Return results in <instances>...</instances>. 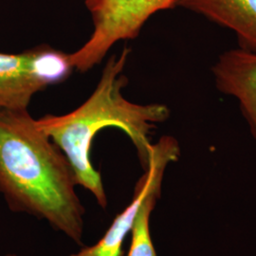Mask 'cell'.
I'll use <instances>...</instances> for the list:
<instances>
[{
    "mask_svg": "<svg viewBox=\"0 0 256 256\" xmlns=\"http://www.w3.org/2000/svg\"><path fill=\"white\" fill-rule=\"evenodd\" d=\"M77 185L68 160L28 110H0V194L10 210L45 220L82 245Z\"/></svg>",
    "mask_w": 256,
    "mask_h": 256,
    "instance_id": "obj_1",
    "label": "cell"
},
{
    "mask_svg": "<svg viewBox=\"0 0 256 256\" xmlns=\"http://www.w3.org/2000/svg\"><path fill=\"white\" fill-rule=\"evenodd\" d=\"M72 70L70 54L46 45L0 52V110H28L36 93L63 82Z\"/></svg>",
    "mask_w": 256,
    "mask_h": 256,
    "instance_id": "obj_4",
    "label": "cell"
},
{
    "mask_svg": "<svg viewBox=\"0 0 256 256\" xmlns=\"http://www.w3.org/2000/svg\"><path fill=\"white\" fill-rule=\"evenodd\" d=\"M162 190L151 192L138 212L131 230V243L126 256H156L150 232V216Z\"/></svg>",
    "mask_w": 256,
    "mask_h": 256,
    "instance_id": "obj_8",
    "label": "cell"
},
{
    "mask_svg": "<svg viewBox=\"0 0 256 256\" xmlns=\"http://www.w3.org/2000/svg\"><path fill=\"white\" fill-rule=\"evenodd\" d=\"M16 256V254H6V256Z\"/></svg>",
    "mask_w": 256,
    "mask_h": 256,
    "instance_id": "obj_9",
    "label": "cell"
},
{
    "mask_svg": "<svg viewBox=\"0 0 256 256\" xmlns=\"http://www.w3.org/2000/svg\"><path fill=\"white\" fill-rule=\"evenodd\" d=\"M216 88L234 97L256 140V54L242 48L220 55L212 68Z\"/></svg>",
    "mask_w": 256,
    "mask_h": 256,
    "instance_id": "obj_6",
    "label": "cell"
},
{
    "mask_svg": "<svg viewBox=\"0 0 256 256\" xmlns=\"http://www.w3.org/2000/svg\"><path fill=\"white\" fill-rule=\"evenodd\" d=\"M84 3L92 14L93 32L84 46L70 54L72 66L81 72L101 63L116 42L136 38L154 14L176 8L174 0H86Z\"/></svg>",
    "mask_w": 256,
    "mask_h": 256,
    "instance_id": "obj_3",
    "label": "cell"
},
{
    "mask_svg": "<svg viewBox=\"0 0 256 256\" xmlns=\"http://www.w3.org/2000/svg\"><path fill=\"white\" fill-rule=\"evenodd\" d=\"M129 52V48H124L119 56L110 58L96 90L80 108L63 116L46 115L37 120L39 128L68 160L78 185L92 192L104 209L108 206L106 194L101 174L90 160L95 136L106 128L122 130L136 147L144 170L153 146L149 136L156 124L164 122L170 115L164 104H138L124 97L122 90L128 84V78L122 70Z\"/></svg>",
    "mask_w": 256,
    "mask_h": 256,
    "instance_id": "obj_2",
    "label": "cell"
},
{
    "mask_svg": "<svg viewBox=\"0 0 256 256\" xmlns=\"http://www.w3.org/2000/svg\"><path fill=\"white\" fill-rule=\"evenodd\" d=\"M174 7L229 28L240 48L256 54V0H174Z\"/></svg>",
    "mask_w": 256,
    "mask_h": 256,
    "instance_id": "obj_7",
    "label": "cell"
},
{
    "mask_svg": "<svg viewBox=\"0 0 256 256\" xmlns=\"http://www.w3.org/2000/svg\"><path fill=\"white\" fill-rule=\"evenodd\" d=\"M180 152L178 142L170 136H164L153 144L147 167L138 180L128 207L116 216L97 243L70 256H124L122 243L131 232L142 203L151 192L162 190L165 170L169 164L178 160Z\"/></svg>",
    "mask_w": 256,
    "mask_h": 256,
    "instance_id": "obj_5",
    "label": "cell"
}]
</instances>
